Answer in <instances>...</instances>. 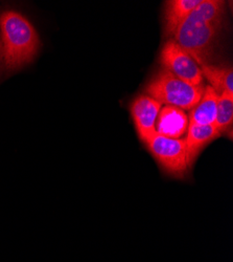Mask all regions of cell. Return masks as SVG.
Returning a JSON list of instances; mask_svg holds the SVG:
<instances>
[{
	"mask_svg": "<svg viewBox=\"0 0 233 262\" xmlns=\"http://www.w3.org/2000/svg\"><path fill=\"white\" fill-rule=\"evenodd\" d=\"M225 2L201 0L179 26L174 41L192 57L199 67L209 64L223 28Z\"/></svg>",
	"mask_w": 233,
	"mask_h": 262,
	"instance_id": "6da1fadb",
	"label": "cell"
},
{
	"mask_svg": "<svg viewBox=\"0 0 233 262\" xmlns=\"http://www.w3.org/2000/svg\"><path fill=\"white\" fill-rule=\"evenodd\" d=\"M201 0H169L165 5L164 30L168 36H174L179 26L193 12Z\"/></svg>",
	"mask_w": 233,
	"mask_h": 262,
	"instance_id": "30bf717a",
	"label": "cell"
},
{
	"mask_svg": "<svg viewBox=\"0 0 233 262\" xmlns=\"http://www.w3.org/2000/svg\"><path fill=\"white\" fill-rule=\"evenodd\" d=\"M160 62L164 70L172 73L180 80L193 85H203V75L199 65L174 40H168L160 55Z\"/></svg>",
	"mask_w": 233,
	"mask_h": 262,
	"instance_id": "5b68a950",
	"label": "cell"
},
{
	"mask_svg": "<svg viewBox=\"0 0 233 262\" xmlns=\"http://www.w3.org/2000/svg\"><path fill=\"white\" fill-rule=\"evenodd\" d=\"M3 59V43H2V38H0V61Z\"/></svg>",
	"mask_w": 233,
	"mask_h": 262,
	"instance_id": "4fadbf2b",
	"label": "cell"
},
{
	"mask_svg": "<svg viewBox=\"0 0 233 262\" xmlns=\"http://www.w3.org/2000/svg\"><path fill=\"white\" fill-rule=\"evenodd\" d=\"M144 144L161 168L174 178L184 179L192 168L184 139H171L155 134Z\"/></svg>",
	"mask_w": 233,
	"mask_h": 262,
	"instance_id": "277c9868",
	"label": "cell"
},
{
	"mask_svg": "<svg viewBox=\"0 0 233 262\" xmlns=\"http://www.w3.org/2000/svg\"><path fill=\"white\" fill-rule=\"evenodd\" d=\"M145 92L161 104L190 111L202 98L204 87L190 85L163 69L147 84Z\"/></svg>",
	"mask_w": 233,
	"mask_h": 262,
	"instance_id": "3957f363",
	"label": "cell"
},
{
	"mask_svg": "<svg viewBox=\"0 0 233 262\" xmlns=\"http://www.w3.org/2000/svg\"><path fill=\"white\" fill-rule=\"evenodd\" d=\"M203 78H206L210 86L221 95L223 92L233 94V72L232 68L205 64L200 67Z\"/></svg>",
	"mask_w": 233,
	"mask_h": 262,
	"instance_id": "8fae6325",
	"label": "cell"
},
{
	"mask_svg": "<svg viewBox=\"0 0 233 262\" xmlns=\"http://www.w3.org/2000/svg\"><path fill=\"white\" fill-rule=\"evenodd\" d=\"M188 124V116L181 108L165 105L160 109L156 120V134L171 139H182Z\"/></svg>",
	"mask_w": 233,
	"mask_h": 262,
	"instance_id": "52a82bcc",
	"label": "cell"
},
{
	"mask_svg": "<svg viewBox=\"0 0 233 262\" xmlns=\"http://www.w3.org/2000/svg\"><path fill=\"white\" fill-rule=\"evenodd\" d=\"M220 137V133L214 125L188 124L184 141L187 148L190 166L193 167L196 159L205 146Z\"/></svg>",
	"mask_w": 233,
	"mask_h": 262,
	"instance_id": "ba28073f",
	"label": "cell"
},
{
	"mask_svg": "<svg viewBox=\"0 0 233 262\" xmlns=\"http://www.w3.org/2000/svg\"><path fill=\"white\" fill-rule=\"evenodd\" d=\"M220 95L210 85L204 89L200 101L190 109L188 115L189 124L214 125L217 117L218 101Z\"/></svg>",
	"mask_w": 233,
	"mask_h": 262,
	"instance_id": "9c48e42d",
	"label": "cell"
},
{
	"mask_svg": "<svg viewBox=\"0 0 233 262\" xmlns=\"http://www.w3.org/2000/svg\"><path fill=\"white\" fill-rule=\"evenodd\" d=\"M162 104L147 95L136 98L130 107L137 134L140 140L145 143L156 134L155 124Z\"/></svg>",
	"mask_w": 233,
	"mask_h": 262,
	"instance_id": "8992f818",
	"label": "cell"
},
{
	"mask_svg": "<svg viewBox=\"0 0 233 262\" xmlns=\"http://www.w3.org/2000/svg\"><path fill=\"white\" fill-rule=\"evenodd\" d=\"M233 123V94L223 92L218 101V111L214 126L220 135L226 134Z\"/></svg>",
	"mask_w": 233,
	"mask_h": 262,
	"instance_id": "7c38bea8",
	"label": "cell"
},
{
	"mask_svg": "<svg viewBox=\"0 0 233 262\" xmlns=\"http://www.w3.org/2000/svg\"><path fill=\"white\" fill-rule=\"evenodd\" d=\"M0 33L7 71H17L35 59L41 41L34 26L22 14L4 12L0 16Z\"/></svg>",
	"mask_w": 233,
	"mask_h": 262,
	"instance_id": "7a4b0ae2",
	"label": "cell"
}]
</instances>
